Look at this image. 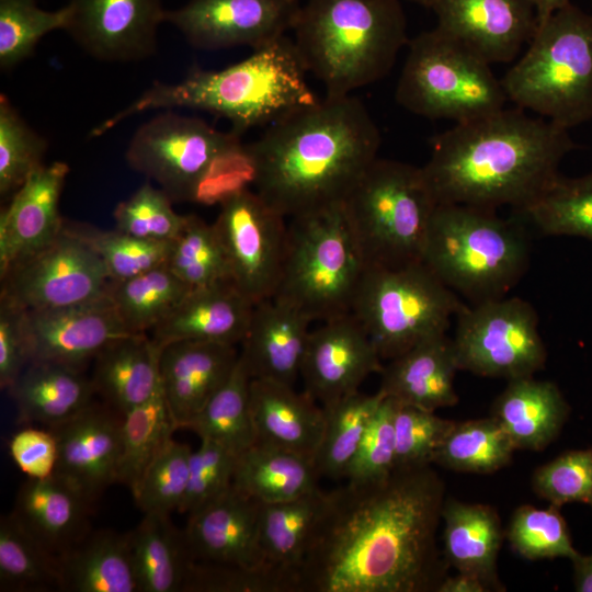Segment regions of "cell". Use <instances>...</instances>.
<instances>
[{
	"instance_id": "cell-1",
	"label": "cell",
	"mask_w": 592,
	"mask_h": 592,
	"mask_svg": "<svg viewBox=\"0 0 592 592\" xmlns=\"http://www.w3.org/2000/svg\"><path fill=\"white\" fill-rule=\"evenodd\" d=\"M445 499L431 465L327 491L298 592H436L449 567L436 542Z\"/></svg>"
},
{
	"instance_id": "cell-2",
	"label": "cell",
	"mask_w": 592,
	"mask_h": 592,
	"mask_svg": "<svg viewBox=\"0 0 592 592\" xmlns=\"http://www.w3.org/2000/svg\"><path fill=\"white\" fill-rule=\"evenodd\" d=\"M574 147L569 129L503 107L436 135L421 168L437 204L521 212L560 174Z\"/></svg>"
},
{
	"instance_id": "cell-3",
	"label": "cell",
	"mask_w": 592,
	"mask_h": 592,
	"mask_svg": "<svg viewBox=\"0 0 592 592\" xmlns=\"http://www.w3.org/2000/svg\"><path fill=\"white\" fill-rule=\"evenodd\" d=\"M379 129L355 96H328L296 110L250 144L254 191L285 217L343 204L378 158Z\"/></svg>"
},
{
	"instance_id": "cell-4",
	"label": "cell",
	"mask_w": 592,
	"mask_h": 592,
	"mask_svg": "<svg viewBox=\"0 0 592 592\" xmlns=\"http://www.w3.org/2000/svg\"><path fill=\"white\" fill-rule=\"evenodd\" d=\"M294 41L282 36L253 49L246 59L220 70L195 68L173 83L155 82L128 106L94 127L99 137L132 115L185 107L229 121L236 134L271 125L320 99L307 82Z\"/></svg>"
},
{
	"instance_id": "cell-5",
	"label": "cell",
	"mask_w": 592,
	"mask_h": 592,
	"mask_svg": "<svg viewBox=\"0 0 592 592\" xmlns=\"http://www.w3.org/2000/svg\"><path fill=\"white\" fill-rule=\"evenodd\" d=\"M292 30L307 72L328 96L380 80L409 43L401 0H307Z\"/></svg>"
},
{
	"instance_id": "cell-6",
	"label": "cell",
	"mask_w": 592,
	"mask_h": 592,
	"mask_svg": "<svg viewBox=\"0 0 592 592\" xmlns=\"http://www.w3.org/2000/svg\"><path fill=\"white\" fill-rule=\"evenodd\" d=\"M528 257L523 230L493 208L437 204L422 262L476 304L504 297L525 272Z\"/></svg>"
},
{
	"instance_id": "cell-7",
	"label": "cell",
	"mask_w": 592,
	"mask_h": 592,
	"mask_svg": "<svg viewBox=\"0 0 592 592\" xmlns=\"http://www.w3.org/2000/svg\"><path fill=\"white\" fill-rule=\"evenodd\" d=\"M501 81L508 101L563 128L592 118V14L569 3L537 24Z\"/></svg>"
},
{
	"instance_id": "cell-8",
	"label": "cell",
	"mask_w": 592,
	"mask_h": 592,
	"mask_svg": "<svg viewBox=\"0 0 592 592\" xmlns=\"http://www.w3.org/2000/svg\"><path fill=\"white\" fill-rule=\"evenodd\" d=\"M437 202L422 168L377 158L343 202L366 267L422 262Z\"/></svg>"
},
{
	"instance_id": "cell-9",
	"label": "cell",
	"mask_w": 592,
	"mask_h": 592,
	"mask_svg": "<svg viewBox=\"0 0 592 592\" xmlns=\"http://www.w3.org/2000/svg\"><path fill=\"white\" fill-rule=\"evenodd\" d=\"M365 270L343 204L292 217L273 297L325 321L351 312Z\"/></svg>"
},
{
	"instance_id": "cell-10",
	"label": "cell",
	"mask_w": 592,
	"mask_h": 592,
	"mask_svg": "<svg viewBox=\"0 0 592 592\" xmlns=\"http://www.w3.org/2000/svg\"><path fill=\"white\" fill-rule=\"evenodd\" d=\"M397 88V102L429 119L473 121L504 107L502 81L491 65L434 27L409 43Z\"/></svg>"
},
{
	"instance_id": "cell-11",
	"label": "cell",
	"mask_w": 592,
	"mask_h": 592,
	"mask_svg": "<svg viewBox=\"0 0 592 592\" xmlns=\"http://www.w3.org/2000/svg\"><path fill=\"white\" fill-rule=\"evenodd\" d=\"M465 306L423 262H415L366 267L351 312L380 358L392 360L445 334Z\"/></svg>"
},
{
	"instance_id": "cell-12",
	"label": "cell",
	"mask_w": 592,
	"mask_h": 592,
	"mask_svg": "<svg viewBox=\"0 0 592 592\" xmlns=\"http://www.w3.org/2000/svg\"><path fill=\"white\" fill-rule=\"evenodd\" d=\"M453 343L459 369L506 380L534 376L547 358L534 307L520 297L465 306Z\"/></svg>"
},
{
	"instance_id": "cell-13",
	"label": "cell",
	"mask_w": 592,
	"mask_h": 592,
	"mask_svg": "<svg viewBox=\"0 0 592 592\" xmlns=\"http://www.w3.org/2000/svg\"><path fill=\"white\" fill-rule=\"evenodd\" d=\"M0 277V298L23 310L84 303L105 294L111 282L99 254L65 223L48 247Z\"/></svg>"
},
{
	"instance_id": "cell-14",
	"label": "cell",
	"mask_w": 592,
	"mask_h": 592,
	"mask_svg": "<svg viewBox=\"0 0 592 592\" xmlns=\"http://www.w3.org/2000/svg\"><path fill=\"white\" fill-rule=\"evenodd\" d=\"M237 135L167 111L137 128L125 157L133 170L157 182L172 201L190 202L209 160Z\"/></svg>"
},
{
	"instance_id": "cell-15",
	"label": "cell",
	"mask_w": 592,
	"mask_h": 592,
	"mask_svg": "<svg viewBox=\"0 0 592 592\" xmlns=\"http://www.w3.org/2000/svg\"><path fill=\"white\" fill-rule=\"evenodd\" d=\"M285 218L254 190H248L220 205L213 224L231 282L254 304L276 292L287 242Z\"/></svg>"
},
{
	"instance_id": "cell-16",
	"label": "cell",
	"mask_w": 592,
	"mask_h": 592,
	"mask_svg": "<svg viewBox=\"0 0 592 592\" xmlns=\"http://www.w3.org/2000/svg\"><path fill=\"white\" fill-rule=\"evenodd\" d=\"M297 0H189L167 10L164 22L173 25L197 48L262 47L293 29Z\"/></svg>"
},
{
	"instance_id": "cell-17",
	"label": "cell",
	"mask_w": 592,
	"mask_h": 592,
	"mask_svg": "<svg viewBox=\"0 0 592 592\" xmlns=\"http://www.w3.org/2000/svg\"><path fill=\"white\" fill-rule=\"evenodd\" d=\"M24 332L30 362L57 363L79 371L105 346L132 334L107 291L71 306L25 310Z\"/></svg>"
},
{
	"instance_id": "cell-18",
	"label": "cell",
	"mask_w": 592,
	"mask_h": 592,
	"mask_svg": "<svg viewBox=\"0 0 592 592\" xmlns=\"http://www.w3.org/2000/svg\"><path fill=\"white\" fill-rule=\"evenodd\" d=\"M65 32L91 57L128 62L156 54L162 0H70Z\"/></svg>"
},
{
	"instance_id": "cell-19",
	"label": "cell",
	"mask_w": 592,
	"mask_h": 592,
	"mask_svg": "<svg viewBox=\"0 0 592 592\" xmlns=\"http://www.w3.org/2000/svg\"><path fill=\"white\" fill-rule=\"evenodd\" d=\"M382 358L352 312L337 316L309 332L300 376L308 392L322 407L358 391Z\"/></svg>"
},
{
	"instance_id": "cell-20",
	"label": "cell",
	"mask_w": 592,
	"mask_h": 592,
	"mask_svg": "<svg viewBox=\"0 0 592 592\" xmlns=\"http://www.w3.org/2000/svg\"><path fill=\"white\" fill-rule=\"evenodd\" d=\"M431 9L436 27L490 65L513 60L537 27L531 0H434Z\"/></svg>"
},
{
	"instance_id": "cell-21",
	"label": "cell",
	"mask_w": 592,
	"mask_h": 592,
	"mask_svg": "<svg viewBox=\"0 0 592 592\" xmlns=\"http://www.w3.org/2000/svg\"><path fill=\"white\" fill-rule=\"evenodd\" d=\"M122 419L93 402L70 420L52 428L58 441L54 475L93 504L117 483L122 452Z\"/></svg>"
},
{
	"instance_id": "cell-22",
	"label": "cell",
	"mask_w": 592,
	"mask_h": 592,
	"mask_svg": "<svg viewBox=\"0 0 592 592\" xmlns=\"http://www.w3.org/2000/svg\"><path fill=\"white\" fill-rule=\"evenodd\" d=\"M69 173L66 162L37 169L14 193L0 216V276L48 247L62 231L60 195Z\"/></svg>"
},
{
	"instance_id": "cell-23",
	"label": "cell",
	"mask_w": 592,
	"mask_h": 592,
	"mask_svg": "<svg viewBox=\"0 0 592 592\" xmlns=\"http://www.w3.org/2000/svg\"><path fill=\"white\" fill-rule=\"evenodd\" d=\"M261 506L232 485L221 497L189 514L184 532L195 559L244 567L269 563L260 544Z\"/></svg>"
},
{
	"instance_id": "cell-24",
	"label": "cell",
	"mask_w": 592,
	"mask_h": 592,
	"mask_svg": "<svg viewBox=\"0 0 592 592\" xmlns=\"http://www.w3.org/2000/svg\"><path fill=\"white\" fill-rule=\"evenodd\" d=\"M238 360L232 344L185 340L161 346L160 382L177 429H184L201 411Z\"/></svg>"
},
{
	"instance_id": "cell-25",
	"label": "cell",
	"mask_w": 592,
	"mask_h": 592,
	"mask_svg": "<svg viewBox=\"0 0 592 592\" xmlns=\"http://www.w3.org/2000/svg\"><path fill=\"white\" fill-rule=\"evenodd\" d=\"M312 320L289 303L271 297L253 307L239 358L251 379H270L294 386Z\"/></svg>"
},
{
	"instance_id": "cell-26",
	"label": "cell",
	"mask_w": 592,
	"mask_h": 592,
	"mask_svg": "<svg viewBox=\"0 0 592 592\" xmlns=\"http://www.w3.org/2000/svg\"><path fill=\"white\" fill-rule=\"evenodd\" d=\"M254 305L231 282L192 288L151 330V338L160 348L185 340L237 345L248 331Z\"/></svg>"
},
{
	"instance_id": "cell-27",
	"label": "cell",
	"mask_w": 592,
	"mask_h": 592,
	"mask_svg": "<svg viewBox=\"0 0 592 592\" xmlns=\"http://www.w3.org/2000/svg\"><path fill=\"white\" fill-rule=\"evenodd\" d=\"M250 409L255 442L314 460L325 428L322 406L306 391L270 379H251Z\"/></svg>"
},
{
	"instance_id": "cell-28",
	"label": "cell",
	"mask_w": 592,
	"mask_h": 592,
	"mask_svg": "<svg viewBox=\"0 0 592 592\" xmlns=\"http://www.w3.org/2000/svg\"><path fill=\"white\" fill-rule=\"evenodd\" d=\"M459 365L453 339L445 334L428 339L383 367L379 389L400 403L429 411L458 402L454 387Z\"/></svg>"
},
{
	"instance_id": "cell-29",
	"label": "cell",
	"mask_w": 592,
	"mask_h": 592,
	"mask_svg": "<svg viewBox=\"0 0 592 592\" xmlns=\"http://www.w3.org/2000/svg\"><path fill=\"white\" fill-rule=\"evenodd\" d=\"M92 504L56 475L27 478L15 498L13 515L52 555L59 557L89 531Z\"/></svg>"
},
{
	"instance_id": "cell-30",
	"label": "cell",
	"mask_w": 592,
	"mask_h": 592,
	"mask_svg": "<svg viewBox=\"0 0 592 592\" xmlns=\"http://www.w3.org/2000/svg\"><path fill=\"white\" fill-rule=\"evenodd\" d=\"M570 408L558 386L550 380L525 376L508 380L494 399L493 417L515 449L542 451L560 433Z\"/></svg>"
},
{
	"instance_id": "cell-31",
	"label": "cell",
	"mask_w": 592,
	"mask_h": 592,
	"mask_svg": "<svg viewBox=\"0 0 592 592\" xmlns=\"http://www.w3.org/2000/svg\"><path fill=\"white\" fill-rule=\"evenodd\" d=\"M443 556L449 567L480 578L491 591H504L498 577L503 530L497 511L482 503L445 499Z\"/></svg>"
},
{
	"instance_id": "cell-32",
	"label": "cell",
	"mask_w": 592,
	"mask_h": 592,
	"mask_svg": "<svg viewBox=\"0 0 592 592\" xmlns=\"http://www.w3.org/2000/svg\"><path fill=\"white\" fill-rule=\"evenodd\" d=\"M20 422L55 428L92 403V380L81 371L50 362H30L8 389Z\"/></svg>"
},
{
	"instance_id": "cell-33",
	"label": "cell",
	"mask_w": 592,
	"mask_h": 592,
	"mask_svg": "<svg viewBox=\"0 0 592 592\" xmlns=\"http://www.w3.org/2000/svg\"><path fill=\"white\" fill-rule=\"evenodd\" d=\"M57 561L60 591L140 592L128 533L90 530Z\"/></svg>"
},
{
	"instance_id": "cell-34",
	"label": "cell",
	"mask_w": 592,
	"mask_h": 592,
	"mask_svg": "<svg viewBox=\"0 0 592 592\" xmlns=\"http://www.w3.org/2000/svg\"><path fill=\"white\" fill-rule=\"evenodd\" d=\"M161 348L147 333L125 335L96 356L92 383L121 414L149 400L161 386Z\"/></svg>"
},
{
	"instance_id": "cell-35",
	"label": "cell",
	"mask_w": 592,
	"mask_h": 592,
	"mask_svg": "<svg viewBox=\"0 0 592 592\" xmlns=\"http://www.w3.org/2000/svg\"><path fill=\"white\" fill-rule=\"evenodd\" d=\"M128 533L130 553L140 592H182L196 560L184 530L168 514L145 513Z\"/></svg>"
},
{
	"instance_id": "cell-36",
	"label": "cell",
	"mask_w": 592,
	"mask_h": 592,
	"mask_svg": "<svg viewBox=\"0 0 592 592\" xmlns=\"http://www.w3.org/2000/svg\"><path fill=\"white\" fill-rule=\"evenodd\" d=\"M319 478L312 459L254 442L238 455L234 486L261 503H276L318 489Z\"/></svg>"
},
{
	"instance_id": "cell-37",
	"label": "cell",
	"mask_w": 592,
	"mask_h": 592,
	"mask_svg": "<svg viewBox=\"0 0 592 592\" xmlns=\"http://www.w3.org/2000/svg\"><path fill=\"white\" fill-rule=\"evenodd\" d=\"M327 491L320 488L293 500L262 503L260 544L266 562L297 580L315 528L325 509Z\"/></svg>"
},
{
	"instance_id": "cell-38",
	"label": "cell",
	"mask_w": 592,
	"mask_h": 592,
	"mask_svg": "<svg viewBox=\"0 0 592 592\" xmlns=\"http://www.w3.org/2000/svg\"><path fill=\"white\" fill-rule=\"evenodd\" d=\"M192 291L167 263L137 276L112 281L107 293L129 333H147Z\"/></svg>"
},
{
	"instance_id": "cell-39",
	"label": "cell",
	"mask_w": 592,
	"mask_h": 592,
	"mask_svg": "<svg viewBox=\"0 0 592 592\" xmlns=\"http://www.w3.org/2000/svg\"><path fill=\"white\" fill-rule=\"evenodd\" d=\"M385 397L380 390L373 395L356 391L322 407L325 428L314 457V464L320 478L341 479L345 477L346 470Z\"/></svg>"
},
{
	"instance_id": "cell-40",
	"label": "cell",
	"mask_w": 592,
	"mask_h": 592,
	"mask_svg": "<svg viewBox=\"0 0 592 592\" xmlns=\"http://www.w3.org/2000/svg\"><path fill=\"white\" fill-rule=\"evenodd\" d=\"M250 383L240 358L226 380L185 425L201 440H210L239 455L255 442L250 409Z\"/></svg>"
},
{
	"instance_id": "cell-41",
	"label": "cell",
	"mask_w": 592,
	"mask_h": 592,
	"mask_svg": "<svg viewBox=\"0 0 592 592\" xmlns=\"http://www.w3.org/2000/svg\"><path fill=\"white\" fill-rule=\"evenodd\" d=\"M515 447L493 418L453 421L432 464L473 474H491L506 466Z\"/></svg>"
},
{
	"instance_id": "cell-42",
	"label": "cell",
	"mask_w": 592,
	"mask_h": 592,
	"mask_svg": "<svg viewBox=\"0 0 592 592\" xmlns=\"http://www.w3.org/2000/svg\"><path fill=\"white\" fill-rule=\"evenodd\" d=\"M60 591L57 557L9 513L0 520V591Z\"/></svg>"
},
{
	"instance_id": "cell-43",
	"label": "cell",
	"mask_w": 592,
	"mask_h": 592,
	"mask_svg": "<svg viewBox=\"0 0 592 592\" xmlns=\"http://www.w3.org/2000/svg\"><path fill=\"white\" fill-rule=\"evenodd\" d=\"M175 430L161 386L149 400L122 414L117 483L132 492Z\"/></svg>"
},
{
	"instance_id": "cell-44",
	"label": "cell",
	"mask_w": 592,
	"mask_h": 592,
	"mask_svg": "<svg viewBox=\"0 0 592 592\" xmlns=\"http://www.w3.org/2000/svg\"><path fill=\"white\" fill-rule=\"evenodd\" d=\"M521 213L546 235L592 241V172L577 178L559 174Z\"/></svg>"
},
{
	"instance_id": "cell-45",
	"label": "cell",
	"mask_w": 592,
	"mask_h": 592,
	"mask_svg": "<svg viewBox=\"0 0 592 592\" xmlns=\"http://www.w3.org/2000/svg\"><path fill=\"white\" fill-rule=\"evenodd\" d=\"M65 225L99 254L112 281L127 280L167 263L174 243V240L143 239L87 224L65 220Z\"/></svg>"
},
{
	"instance_id": "cell-46",
	"label": "cell",
	"mask_w": 592,
	"mask_h": 592,
	"mask_svg": "<svg viewBox=\"0 0 592 592\" xmlns=\"http://www.w3.org/2000/svg\"><path fill=\"white\" fill-rule=\"evenodd\" d=\"M167 264L192 288L231 282L229 264L214 225L193 214L187 215Z\"/></svg>"
},
{
	"instance_id": "cell-47",
	"label": "cell",
	"mask_w": 592,
	"mask_h": 592,
	"mask_svg": "<svg viewBox=\"0 0 592 592\" xmlns=\"http://www.w3.org/2000/svg\"><path fill=\"white\" fill-rule=\"evenodd\" d=\"M68 4L44 10L36 0H0V68L10 70L29 58L48 33L66 31Z\"/></svg>"
},
{
	"instance_id": "cell-48",
	"label": "cell",
	"mask_w": 592,
	"mask_h": 592,
	"mask_svg": "<svg viewBox=\"0 0 592 592\" xmlns=\"http://www.w3.org/2000/svg\"><path fill=\"white\" fill-rule=\"evenodd\" d=\"M506 538L515 554L527 560L568 558L576 559L578 553L559 506H519L512 514Z\"/></svg>"
},
{
	"instance_id": "cell-49",
	"label": "cell",
	"mask_w": 592,
	"mask_h": 592,
	"mask_svg": "<svg viewBox=\"0 0 592 592\" xmlns=\"http://www.w3.org/2000/svg\"><path fill=\"white\" fill-rule=\"evenodd\" d=\"M191 454L187 444L172 437L151 460L132 491L144 513L170 515L180 511L189 483Z\"/></svg>"
},
{
	"instance_id": "cell-50",
	"label": "cell",
	"mask_w": 592,
	"mask_h": 592,
	"mask_svg": "<svg viewBox=\"0 0 592 592\" xmlns=\"http://www.w3.org/2000/svg\"><path fill=\"white\" fill-rule=\"evenodd\" d=\"M48 144L0 95V194L15 193L42 166Z\"/></svg>"
},
{
	"instance_id": "cell-51",
	"label": "cell",
	"mask_w": 592,
	"mask_h": 592,
	"mask_svg": "<svg viewBox=\"0 0 592 592\" xmlns=\"http://www.w3.org/2000/svg\"><path fill=\"white\" fill-rule=\"evenodd\" d=\"M258 162L251 145L242 144L238 135L219 149L200 175L190 202L201 205H223L254 187Z\"/></svg>"
},
{
	"instance_id": "cell-52",
	"label": "cell",
	"mask_w": 592,
	"mask_h": 592,
	"mask_svg": "<svg viewBox=\"0 0 592 592\" xmlns=\"http://www.w3.org/2000/svg\"><path fill=\"white\" fill-rule=\"evenodd\" d=\"M182 592H297V580L271 563L244 567L195 560Z\"/></svg>"
},
{
	"instance_id": "cell-53",
	"label": "cell",
	"mask_w": 592,
	"mask_h": 592,
	"mask_svg": "<svg viewBox=\"0 0 592 592\" xmlns=\"http://www.w3.org/2000/svg\"><path fill=\"white\" fill-rule=\"evenodd\" d=\"M172 200L149 182L127 200L117 204L113 216L115 229L149 240H175L183 230L187 215L172 208Z\"/></svg>"
},
{
	"instance_id": "cell-54",
	"label": "cell",
	"mask_w": 592,
	"mask_h": 592,
	"mask_svg": "<svg viewBox=\"0 0 592 592\" xmlns=\"http://www.w3.org/2000/svg\"><path fill=\"white\" fill-rule=\"evenodd\" d=\"M533 490L550 504L592 506V447L568 451L535 469Z\"/></svg>"
},
{
	"instance_id": "cell-55",
	"label": "cell",
	"mask_w": 592,
	"mask_h": 592,
	"mask_svg": "<svg viewBox=\"0 0 592 592\" xmlns=\"http://www.w3.org/2000/svg\"><path fill=\"white\" fill-rule=\"evenodd\" d=\"M237 458L224 445L201 440L191 454L186 494L179 512L189 515L226 493L234 485Z\"/></svg>"
},
{
	"instance_id": "cell-56",
	"label": "cell",
	"mask_w": 592,
	"mask_h": 592,
	"mask_svg": "<svg viewBox=\"0 0 592 592\" xmlns=\"http://www.w3.org/2000/svg\"><path fill=\"white\" fill-rule=\"evenodd\" d=\"M454 420L395 400L397 466L432 465V457Z\"/></svg>"
},
{
	"instance_id": "cell-57",
	"label": "cell",
	"mask_w": 592,
	"mask_h": 592,
	"mask_svg": "<svg viewBox=\"0 0 592 592\" xmlns=\"http://www.w3.org/2000/svg\"><path fill=\"white\" fill-rule=\"evenodd\" d=\"M394 412L395 400L385 397L346 470L344 478L348 481H375L396 468Z\"/></svg>"
},
{
	"instance_id": "cell-58",
	"label": "cell",
	"mask_w": 592,
	"mask_h": 592,
	"mask_svg": "<svg viewBox=\"0 0 592 592\" xmlns=\"http://www.w3.org/2000/svg\"><path fill=\"white\" fill-rule=\"evenodd\" d=\"M9 453L16 467L30 479L52 477L58 463V441L52 429L32 425L14 432Z\"/></svg>"
},
{
	"instance_id": "cell-59",
	"label": "cell",
	"mask_w": 592,
	"mask_h": 592,
	"mask_svg": "<svg viewBox=\"0 0 592 592\" xmlns=\"http://www.w3.org/2000/svg\"><path fill=\"white\" fill-rule=\"evenodd\" d=\"M25 310L0 298V386L9 389L29 364Z\"/></svg>"
},
{
	"instance_id": "cell-60",
	"label": "cell",
	"mask_w": 592,
	"mask_h": 592,
	"mask_svg": "<svg viewBox=\"0 0 592 592\" xmlns=\"http://www.w3.org/2000/svg\"><path fill=\"white\" fill-rule=\"evenodd\" d=\"M490 588L478 577L458 572L446 576L436 589V592H489Z\"/></svg>"
},
{
	"instance_id": "cell-61",
	"label": "cell",
	"mask_w": 592,
	"mask_h": 592,
	"mask_svg": "<svg viewBox=\"0 0 592 592\" xmlns=\"http://www.w3.org/2000/svg\"><path fill=\"white\" fill-rule=\"evenodd\" d=\"M572 563L576 591L592 592V553L588 556L580 554Z\"/></svg>"
},
{
	"instance_id": "cell-62",
	"label": "cell",
	"mask_w": 592,
	"mask_h": 592,
	"mask_svg": "<svg viewBox=\"0 0 592 592\" xmlns=\"http://www.w3.org/2000/svg\"><path fill=\"white\" fill-rule=\"evenodd\" d=\"M537 19V24L543 23L556 11L568 5L570 0H531Z\"/></svg>"
},
{
	"instance_id": "cell-63",
	"label": "cell",
	"mask_w": 592,
	"mask_h": 592,
	"mask_svg": "<svg viewBox=\"0 0 592 592\" xmlns=\"http://www.w3.org/2000/svg\"><path fill=\"white\" fill-rule=\"evenodd\" d=\"M407 1H411V2H414L417 4H420V5H423V7H426V8H431L434 0H407Z\"/></svg>"
}]
</instances>
